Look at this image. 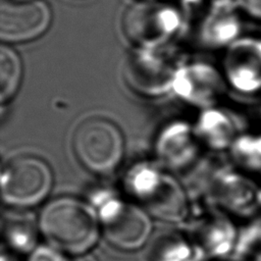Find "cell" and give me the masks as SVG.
<instances>
[{
	"label": "cell",
	"mask_w": 261,
	"mask_h": 261,
	"mask_svg": "<svg viewBox=\"0 0 261 261\" xmlns=\"http://www.w3.org/2000/svg\"><path fill=\"white\" fill-rule=\"evenodd\" d=\"M220 69L236 93L261 95V37L243 35L232 42L224 49Z\"/></svg>",
	"instance_id": "9c48e42d"
},
{
	"label": "cell",
	"mask_w": 261,
	"mask_h": 261,
	"mask_svg": "<svg viewBox=\"0 0 261 261\" xmlns=\"http://www.w3.org/2000/svg\"><path fill=\"white\" fill-rule=\"evenodd\" d=\"M234 218L214 207L196 220L191 240L209 258H225L234 252L239 227Z\"/></svg>",
	"instance_id": "5bb4252c"
},
{
	"label": "cell",
	"mask_w": 261,
	"mask_h": 261,
	"mask_svg": "<svg viewBox=\"0 0 261 261\" xmlns=\"http://www.w3.org/2000/svg\"><path fill=\"white\" fill-rule=\"evenodd\" d=\"M193 127L201 145L217 152L228 151L244 132L236 115L217 105L202 109Z\"/></svg>",
	"instance_id": "9a60e30c"
},
{
	"label": "cell",
	"mask_w": 261,
	"mask_h": 261,
	"mask_svg": "<svg viewBox=\"0 0 261 261\" xmlns=\"http://www.w3.org/2000/svg\"><path fill=\"white\" fill-rule=\"evenodd\" d=\"M257 218L261 219V184H260V193H259V211Z\"/></svg>",
	"instance_id": "d4e9b609"
},
{
	"label": "cell",
	"mask_w": 261,
	"mask_h": 261,
	"mask_svg": "<svg viewBox=\"0 0 261 261\" xmlns=\"http://www.w3.org/2000/svg\"><path fill=\"white\" fill-rule=\"evenodd\" d=\"M38 222L41 234L49 245L74 257L89 253L101 232L94 207L71 197L49 201L43 207Z\"/></svg>",
	"instance_id": "6da1fadb"
},
{
	"label": "cell",
	"mask_w": 261,
	"mask_h": 261,
	"mask_svg": "<svg viewBox=\"0 0 261 261\" xmlns=\"http://www.w3.org/2000/svg\"><path fill=\"white\" fill-rule=\"evenodd\" d=\"M199 142L194 127L176 120L166 124L155 141L158 163L167 170H181L192 165L200 154Z\"/></svg>",
	"instance_id": "4fadbf2b"
},
{
	"label": "cell",
	"mask_w": 261,
	"mask_h": 261,
	"mask_svg": "<svg viewBox=\"0 0 261 261\" xmlns=\"http://www.w3.org/2000/svg\"><path fill=\"white\" fill-rule=\"evenodd\" d=\"M244 16L261 21V0H237Z\"/></svg>",
	"instance_id": "44dd1931"
},
{
	"label": "cell",
	"mask_w": 261,
	"mask_h": 261,
	"mask_svg": "<svg viewBox=\"0 0 261 261\" xmlns=\"http://www.w3.org/2000/svg\"><path fill=\"white\" fill-rule=\"evenodd\" d=\"M243 13L237 0H211L196 18H189L197 43L207 49H225L243 36Z\"/></svg>",
	"instance_id": "30bf717a"
},
{
	"label": "cell",
	"mask_w": 261,
	"mask_h": 261,
	"mask_svg": "<svg viewBox=\"0 0 261 261\" xmlns=\"http://www.w3.org/2000/svg\"><path fill=\"white\" fill-rule=\"evenodd\" d=\"M151 261H208V257L191 240L180 236L162 234L150 250Z\"/></svg>",
	"instance_id": "ac0fdd59"
},
{
	"label": "cell",
	"mask_w": 261,
	"mask_h": 261,
	"mask_svg": "<svg viewBox=\"0 0 261 261\" xmlns=\"http://www.w3.org/2000/svg\"><path fill=\"white\" fill-rule=\"evenodd\" d=\"M228 89L222 70L206 62L180 65L172 86L178 98L201 110L216 106Z\"/></svg>",
	"instance_id": "8fae6325"
},
{
	"label": "cell",
	"mask_w": 261,
	"mask_h": 261,
	"mask_svg": "<svg viewBox=\"0 0 261 261\" xmlns=\"http://www.w3.org/2000/svg\"><path fill=\"white\" fill-rule=\"evenodd\" d=\"M73 152L80 163L98 175H109L119 166L124 140L118 126L103 117L82 121L72 137Z\"/></svg>",
	"instance_id": "5b68a950"
},
{
	"label": "cell",
	"mask_w": 261,
	"mask_h": 261,
	"mask_svg": "<svg viewBox=\"0 0 261 261\" xmlns=\"http://www.w3.org/2000/svg\"><path fill=\"white\" fill-rule=\"evenodd\" d=\"M89 203L96 210L101 231L116 249L136 251L148 242L153 227L151 216L130 199L101 189L91 194Z\"/></svg>",
	"instance_id": "3957f363"
},
{
	"label": "cell",
	"mask_w": 261,
	"mask_h": 261,
	"mask_svg": "<svg viewBox=\"0 0 261 261\" xmlns=\"http://www.w3.org/2000/svg\"><path fill=\"white\" fill-rule=\"evenodd\" d=\"M73 261H98L93 255L87 253V254H83L80 256H75Z\"/></svg>",
	"instance_id": "603a6c76"
},
{
	"label": "cell",
	"mask_w": 261,
	"mask_h": 261,
	"mask_svg": "<svg viewBox=\"0 0 261 261\" xmlns=\"http://www.w3.org/2000/svg\"><path fill=\"white\" fill-rule=\"evenodd\" d=\"M259 193L257 179L234 167L217 169L208 184V195L213 206L244 220L258 216Z\"/></svg>",
	"instance_id": "ba28073f"
},
{
	"label": "cell",
	"mask_w": 261,
	"mask_h": 261,
	"mask_svg": "<svg viewBox=\"0 0 261 261\" xmlns=\"http://www.w3.org/2000/svg\"><path fill=\"white\" fill-rule=\"evenodd\" d=\"M254 114L256 119L261 123V95L256 97V102L254 104Z\"/></svg>",
	"instance_id": "7402d4cb"
},
{
	"label": "cell",
	"mask_w": 261,
	"mask_h": 261,
	"mask_svg": "<svg viewBox=\"0 0 261 261\" xmlns=\"http://www.w3.org/2000/svg\"><path fill=\"white\" fill-rule=\"evenodd\" d=\"M3 238L7 246L18 253L30 254L38 246L39 222L24 212H7L2 222Z\"/></svg>",
	"instance_id": "2e32d148"
},
{
	"label": "cell",
	"mask_w": 261,
	"mask_h": 261,
	"mask_svg": "<svg viewBox=\"0 0 261 261\" xmlns=\"http://www.w3.org/2000/svg\"><path fill=\"white\" fill-rule=\"evenodd\" d=\"M28 261H69L66 254L53 246L38 245L29 255Z\"/></svg>",
	"instance_id": "ffe728a7"
},
{
	"label": "cell",
	"mask_w": 261,
	"mask_h": 261,
	"mask_svg": "<svg viewBox=\"0 0 261 261\" xmlns=\"http://www.w3.org/2000/svg\"><path fill=\"white\" fill-rule=\"evenodd\" d=\"M224 261H245L242 259H230V260H224Z\"/></svg>",
	"instance_id": "484cf974"
},
{
	"label": "cell",
	"mask_w": 261,
	"mask_h": 261,
	"mask_svg": "<svg viewBox=\"0 0 261 261\" xmlns=\"http://www.w3.org/2000/svg\"><path fill=\"white\" fill-rule=\"evenodd\" d=\"M1 261H18V260L15 259L12 255H10L8 253H2Z\"/></svg>",
	"instance_id": "cb8c5ba5"
},
{
	"label": "cell",
	"mask_w": 261,
	"mask_h": 261,
	"mask_svg": "<svg viewBox=\"0 0 261 261\" xmlns=\"http://www.w3.org/2000/svg\"><path fill=\"white\" fill-rule=\"evenodd\" d=\"M22 77V63L17 52L3 43L0 47V101L4 105L17 93Z\"/></svg>",
	"instance_id": "d6986e66"
},
{
	"label": "cell",
	"mask_w": 261,
	"mask_h": 261,
	"mask_svg": "<svg viewBox=\"0 0 261 261\" xmlns=\"http://www.w3.org/2000/svg\"><path fill=\"white\" fill-rule=\"evenodd\" d=\"M227 152L234 168L261 179V130H244Z\"/></svg>",
	"instance_id": "e0dca14e"
},
{
	"label": "cell",
	"mask_w": 261,
	"mask_h": 261,
	"mask_svg": "<svg viewBox=\"0 0 261 261\" xmlns=\"http://www.w3.org/2000/svg\"><path fill=\"white\" fill-rule=\"evenodd\" d=\"M51 18L44 0H1L0 38L5 43L34 40L48 30Z\"/></svg>",
	"instance_id": "7c38bea8"
},
{
	"label": "cell",
	"mask_w": 261,
	"mask_h": 261,
	"mask_svg": "<svg viewBox=\"0 0 261 261\" xmlns=\"http://www.w3.org/2000/svg\"><path fill=\"white\" fill-rule=\"evenodd\" d=\"M0 185L2 201L7 206L27 209L40 204L49 195L53 173L42 158L19 155L3 165Z\"/></svg>",
	"instance_id": "8992f818"
},
{
	"label": "cell",
	"mask_w": 261,
	"mask_h": 261,
	"mask_svg": "<svg viewBox=\"0 0 261 261\" xmlns=\"http://www.w3.org/2000/svg\"><path fill=\"white\" fill-rule=\"evenodd\" d=\"M123 188L151 217L168 223H179L188 217L186 190L159 163L144 161L133 165L123 177Z\"/></svg>",
	"instance_id": "7a4b0ae2"
},
{
	"label": "cell",
	"mask_w": 261,
	"mask_h": 261,
	"mask_svg": "<svg viewBox=\"0 0 261 261\" xmlns=\"http://www.w3.org/2000/svg\"><path fill=\"white\" fill-rule=\"evenodd\" d=\"M165 48V47H164ZM164 48H136L123 64V79L135 93L149 98L165 95L172 90L177 61Z\"/></svg>",
	"instance_id": "52a82bcc"
},
{
	"label": "cell",
	"mask_w": 261,
	"mask_h": 261,
	"mask_svg": "<svg viewBox=\"0 0 261 261\" xmlns=\"http://www.w3.org/2000/svg\"><path fill=\"white\" fill-rule=\"evenodd\" d=\"M185 24L184 11L169 1L138 0L121 19L125 37L136 48H164Z\"/></svg>",
	"instance_id": "277c9868"
}]
</instances>
